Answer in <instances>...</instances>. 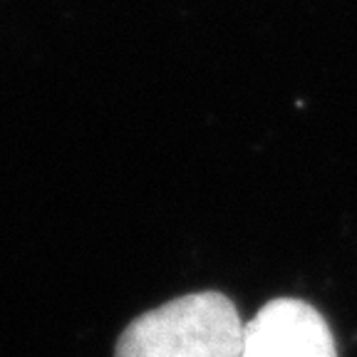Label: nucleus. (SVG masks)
Wrapping results in <instances>:
<instances>
[{
  "instance_id": "1",
  "label": "nucleus",
  "mask_w": 357,
  "mask_h": 357,
  "mask_svg": "<svg viewBox=\"0 0 357 357\" xmlns=\"http://www.w3.org/2000/svg\"><path fill=\"white\" fill-rule=\"evenodd\" d=\"M243 323L221 293L176 298L127 325L114 357H241Z\"/></svg>"
},
{
  "instance_id": "2",
  "label": "nucleus",
  "mask_w": 357,
  "mask_h": 357,
  "mask_svg": "<svg viewBox=\"0 0 357 357\" xmlns=\"http://www.w3.org/2000/svg\"><path fill=\"white\" fill-rule=\"evenodd\" d=\"M241 357H337V347L315 307L298 298H278L243 325Z\"/></svg>"
}]
</instances>
